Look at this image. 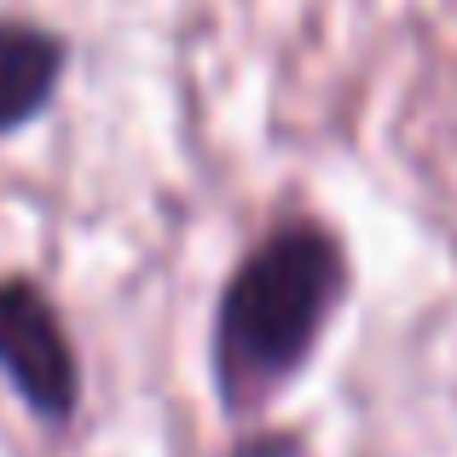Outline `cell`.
<instances>
[{
    "instance_id": "3",
    "label": "cell",
    "mask_w": 457,
    "mask_h": 457,
    "mask_svg": "<svg viewBox=\"0 0 457 457\" xmlns=\"http://www.w3.org/2000/svg\"><path fill=\"white\" fill-rule=\"evenodd\" d=\"M64 35L23 18H0V134H18L53 104L58 81H64Z\"/></svg>"
},
{
    "instance_id": "4",
    "label": "cell",
    "mask_w": 457,
    "mask_h": 457,
    "mask_svg": "<svg viewBox=\"0 0 457 457\" xmlns=\"http://www.w3.org/2000/svg\"><path fill=\"white\" fill-rule=\"evenodd\" d=\"M232 457H302V446L290 435H267V440H244Z\"/></svg>"
},
{
    "instance_id": "1",
    "label": "cell",
    "mask_w": 457,
    "mask_h": 457,
    "mask_svg": "<svg viewBox=\"0 0 457 457\" xmlns=\"http://www.w3.org/2000/svg\"><path fill=\"white\" fill-rule=\"evenodd\" d=\"M347 290V255L324 226L290 220L261 237L232 272L214 312V388L232 411L267 405L307 365L336 302Z\"/></svg>"
},
{
    "instance_id": "2",
    "label": "cell",
    "mask_w": 457,
    "mask_h": 457,
    "mask_svg": "<svg viewBox=\"0 0 457 457\" xmlns=\"http://www.w3.org/2000/svg\"><path fill=\"white\" fill-rule=\"evenodd\" d=\"M0 377L23 394L35 417L70 423L81 400V370L53 302L29 278H0Z\"/></svg>"
}]
</instances>
